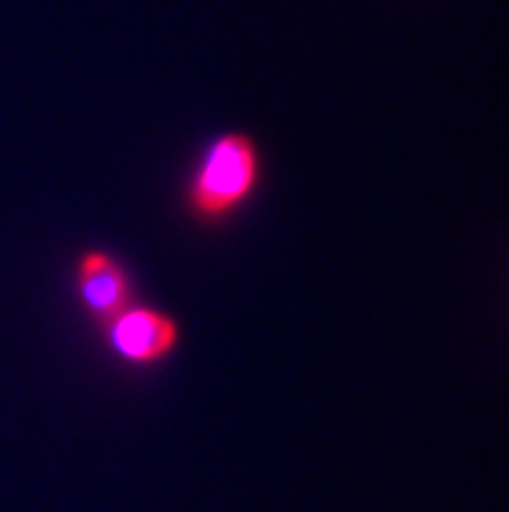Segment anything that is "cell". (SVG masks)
<instances>
[{
    "label": "cell",
    "mask_w": 509,
    "mask_h": 512,
    "mask_svg": "<svg viewBox=\"0 0 509 512\" xmlns=\"http://www.w3.org/2000/svg\"><path fill=\"white\" fill-rule=\"evenodd\" d=\"M263 182V143L250 130H221L200 146L187 169L182 214L200 229H224L258 198Z\"/></svg>",
    "instance_id": "6da1fadb"
},
{
    "label": "cell",
    "mask_w": 509,
    "mask_h": 512,
    "mask_svg": "<svg viewBox=\"0 0 509 512\" xmlns=\"http://www.w3.org/2000/svg\"><path fill=\"white\" fill-rule=\"evenodd\" d=\"M104 349L125 370L154 372L182 349L185 331L174 312L136 299L99 328Z\"/></svg>",
    "instance_id": "7a4b0ae2"
},
{
    "label": "cell",
    "mask_w": 509,
    "mask_h": 512,
    "mask_svg": "<svg viewBox=\"0 0 509 512\" xmlns=\"http://www.w3.org/2000/svg\"><path fill=\"white\" fill-rule=\"evenodd\" d=\"M73 294L78 310L94 328H102L138 299V281L115 250L86 247L73 260Z\"/></svg>",
    "instance_id": "3957f363"
}]
</instances>
